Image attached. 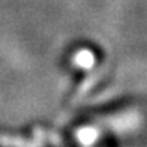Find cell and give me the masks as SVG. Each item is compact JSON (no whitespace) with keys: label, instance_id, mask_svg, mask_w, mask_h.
<instances>
[{"label":"cell","instance_id":"cell-2","mask_svg":"<svg viewBox=\"0 0 147 147\" xmlns=\"http://www.w3.org/2000/svg\"><path fill=\"white\" fill-rule=\"evenodd\" d=\"M72 63L75 66H80V68H84V69H92L93 65H95V56L89 50H80L74 54Z\"/></svg>","mask_w":147,"mask_h":147},{"label":"cell","instance_id":"cell-1","mask_svg":"<svg viewBox=\"0 0 147 147\" xmlns=\"http://www.w3.org/2000/svg\"><path fill=\"white\" fill-rule=\"evenodd\" d=\"M104 71H105V68H98L96 71L90 72L89 75L83 80V83L78 86V89H77V92H75V95H74V98H72V104L78 102L80 99H83L86 95H87L89 90H90L93 86H95V84L99 81V80H101Z\"/></svg>","mask_w":147,"mask_h":147},{"label":"cell","instance_id":"cell-4","mask_svg":"<svg viewBox=\"0 0 147 147\" xmlns=\"http://www.w3.org/2000/svg\"><path fill=\"white\" fill-rule=\"evenodd\" d=\"M77 137L81 143H92L93 140L96 138V131L95 129H90V128H83L80 132H77Z\"/></svg>","mask_w":147,"mask_h":147},{"label":"cell","instance_id":"cell-3","mask_svg":"<svg viewBox=\"0 0 147 147\" xmlns=\"http://www.w3.org/2000/svg\"><path fill=\"white\" fill-rule=\"evenodd\" d=\"M0 146L3 147H41L39 143L27 141L21 137H11V135H0Z\"/></svg>","mask_w":147,"mask_h":147},{"label":"cell","instance_id":"cell-5","mask_svg":"<svg viewBox=\"0 0 147 147\" xmlns=\"http://www.w3.org/2000/svg\"><path fill=\"white\" fill-rule=\"evenodd\" d=\"M33 132H35V135H36V137H45V138L48 140L50 143H53V144H60V143H62V141H60V138H59L57 135H54L53 132L44 131V129H39V128H36Z\"/></svg>","mask_w":147,"mask_h":147}]
</instances>
